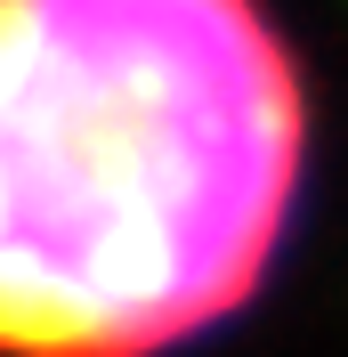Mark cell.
I'll use <instances>...</instances> for the list:
<instances>
[{
  "mask_svg": "<svg viewBox=\"0 0 348 357\" xmlns=\"http://www.w3.org/2000/svg\"><path fill=\"white\" fill-rule=\"evenodd\" d=\"M316 98L267 0H0V357H171L267 292Z\"/></svg>",
  "mask_w": 348,
  "mask_h": 357,
  "instance_id": "cell-1",
  "label": "cell"
}]
</instances>
